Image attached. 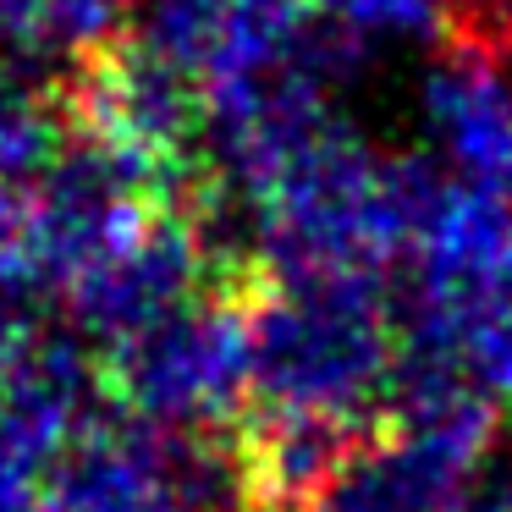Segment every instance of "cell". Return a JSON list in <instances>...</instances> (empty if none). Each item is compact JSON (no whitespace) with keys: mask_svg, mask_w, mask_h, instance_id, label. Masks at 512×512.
Listing matches in <instances>:
<instances>
[{"mask_svg":"<svg viewBox=\"0 0 512 512\" xmlns=\"http://www.w3.org/2000/svg\"><path fill=\"white\" fill-rule=\"evenodd\" d=\"M127 0H0V39L39 56H89Z\"/></svg>","mask_w":512,"mask_h":512,"instance_id":"obj_1","label":"cell"}]
</instances>
